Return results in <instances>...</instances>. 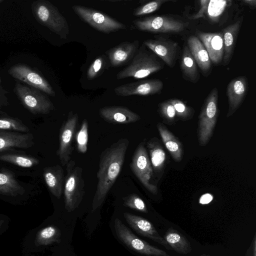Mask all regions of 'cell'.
I'll return each instance as SVG.
<instances>
[{"label": "cell", "instance_id": "obj_1", "mask_svg": "<svg viewBox=\"0 0 256 256\" xmlns=\"http://www.w3.org/2000/svg\"><path fill=\"white\" fill-rule=\"evenodd\" d=\"M129 143L127 138H121L102 152L96 174V188L92 202V212L102 204L118 176Z\"/></svg>", "mask_w": 256, "mask_h": 256}, {"label": "cell", "instance_id": "obj_2", "mask_svg": "<svg viewBox=\"0 0 256 256\" xmlns=\"http://www.w3.org/2000/svg\"><path fill=\"white\" fill-rule=\"evenodd\" d=\"M164 68V64L152 51L142 44L140 47L131 62L116 76L118 80L127 78L142 79Z\"/></svg>", "mask_w": 256, "mask_h": 256}, {"label": "cell", "instance_id": "obj_3", "mask_svg": "<svg viewBox=\"0 0 256 256\" xmlns=\"http://www.w3.org/2000/svg\"><path fill=\"white\" fill-rule=\"evenodd\" d=\"M32 10L36 20L40 24L48 28L62 38H67L70 33L67 20L51 2L45 0L34 1L32 4Z\"/></svg>", "mask_w": 256, "mask_h": 256}, {"label": "cell", "instance_id": "obj_4", "mask_svg": "<svg viewBox=\"0 0 256 256\" xmlns=\"http://www.w3.org/2000/svg\"><path fill=\"white\" fill-rule=\"evenodd\" d=\"M66 174L64 178V196L66 210L72 212L82 202L85 194L82 168L70 160L66 164Z\"/></svg>", "mask_w": 256, "mask_h": 256}, {"label": "cell", "instance_id": "obj_5", "mask_svg": "<svg viewBox=\"0 0 256 256\" xmlns=\"http://www.w3.org/2000/svg\"><path fill=\"white\" fill-rule=\"evenodd\" d=\"M61 232L54 224L40 226L29 230L23 239L22 253L38 252L54 243L60 242Z\"/></svg>", "mask_w": 256, "mask_h": 256}, {"label": "cell", "instance_id": "obj_6", "mask_svg": "<svg viewBox=\"0 0 256 256\" xmlns=\"http://www.w3.org/2000/svg\"><path fill=\"white\" fill-rule=\"evenodd\" d=\"M218 90L214 88L205 100L198 117V134L200 145H206L211 138L218 116Z\"/></svg>", "mask_w": 256, "mask_h": 256}, {"label": "cell", "instance_id": "obj_7", "mask_svg": "<svg viewBox=\"0 0 256 256\" xmlns=\"http://www.w3.org/2000/svg\"><path fill=\"white\" fill-rule=\"evenodd\" d=\"M132 26L151 33H179L185 29L187 23L168 16H152L134 20Z\"/></svg>", "mask_w": 256, "mask_h": 256}, {"label": "cell", "instance_id": "obj_8", "mask_svg": "<svg viewBox=\"0 0 256 256\" xmlns=\"http://www.w3.org/2000/svg\"><path fill=\"white\" fill-rule=\"evenodd\" d=\"M72 9L82 20L102 32L110 34L126 28L124 24L92 8L74 5Z\"/></svg>", "mask_w": 256, "mask_h": 256}, {"label": "cell", "instance_id": "obj_9", "mask_svg": "<svg viewBox=\"0 0 256 256\" xmlns=\"http://www.w3.org/2000/svg\"><path fill=\"white\" fill-rule=\"evenodd\" d=\"M130 168L142 184L154 194H158L156 185L154 184V171L144 142H140L132 157Z\"/></svg>", "mask_w": 256, "mask_h": 256}, {"label": "cell", "instance_id": "obj_10", "mask_svg": "<svg viewBox=\"0 0 256 256\" xmlns=\"http://www.w3.org/2000/svg\"><path fill=\"white\" fill-rule=\"evenodd\" d=\"M114 228L118 239L131 250L146 256H170L165 251L140 238L118 218L114 220Z\"/></svg>", "mask_w": 256, "mask_h": 256}, {"label": "cell", "instance_id": "obj_11", "mask_svg": "<svg viewBox=\"0 0 256 256\" xmlns=\"http://www.w3.org/2000/svg\"><path fill=\"white\" fill-rule=\"evenodd\" d=\"M16 92L23 106L34 114H48L54 109L52 102L40 90L16 82Z\"/></svg>", "mask_w": 256, "mask_h": 256}, {"label": "cell", "instance_id": "obj_12", "mask_svg": "<svg viewBox=\"0 0 256 256\" xmlns=\"http://www.w3.org/2000/svg\"><path fill=\"white\" fill-rule=\"evenodd\" d=\"M78 120L76 113L70 112L66 120L62 124L59 132V146L56 155L62 166H65L70 160L73 147L72 142L74 138Z\"/></svg>", "mask_w": 256, "mask_h": 256}, {"label": "cell", "instance_id": "obj_13", "mask_svg": "<svg viewBox=\"0 0 256 256\" xmlns=\"http://www.w3.org/2000/svg\"><path fill=\"white\" fill-rule=\"evenodd\" d=\"M8 73L13 78L24 82L32 88L50 96H56L55 91L46 80L24 64H18L13 66L9 70Z\"/></svg>", "mask_w": 256, "mask_h": 256}, {"label": "cell", "instance_id": "obj_14", "mask_svg": "<svg viewBox=\"0 0 256 256\" xmlns=\"http://www.w3.org/2000/svg\"><path fill=\"white\" fill-rule=\"evenodd\" d=\"M163 86L162 82L159 79H146L120 85L115 88L114 92L121 96H146L160 93Z\"/></svg>", "mask_w": 256, "mask_h": 256}, {"label": "cell", "instance_id": "obj_15", "mask_svg": "<svg viewBox=\"0 0 256 256\" xmlns=\"http://www.w3.org/2000/svg\"><path fill=\"white\" fill-rule=\"evenodd\" d=\"M143 44L160 58L167 66L171 68L174 66L178 52L177 42L158 37L145 40Z\"/></svg>", "mask_w": 256, "mask_h": 256}, {"label": "cell", "instance_id": "obj_16", "mask_svg": "<svg viewBox=\"0 0 256 256\" xmlns=\"http://www.w3.org/2000/svg\"><path fill=\"white\" fill-rule=\"evenodd\" d=\"M124 216L130 226L136 232L162 246L167 250H172L150 221L128 212L124 213Z\"/></svg>", "mask_w": 256, "mask_h": 256}, {"label": "cell", "instance_id": "obj_17", "mask_svg": "<svg viewBox=\"0 0 256 256\" xmlns=\"http://www.w3.org/2000/svg\"><path fill=\"white\" fill-rule=\"evenodd\" d=\"M248 90V80L244 76H238L228 83L226 88L228 102L227 117L232 115L240 107L245 98Z\"/></svg>", "mask_w": 256, "mask_h": 256}, {"label": "cell", "instance_id": "obj_18", "mask_svg": "<svg viewBox=\"0 0 256 256\" xmlns=\"http://www.w3.org/2000/svg\"><path fill=\"white\" fill-rule=\"evenodd\" d=\"M197 37L202 42L214 64L222 62L224 55V42L222 32H206L198 31Z\"/></svg>", "mask_w": 256, "mask_h": 256}, {"label": "cell", "instance_id": "obj_19", "mask_svg": "<svg viewBox=\"0 0 256 256\" xmlns=\"http://www.w3.org/2000/svg\"><path fill=\"white\" fill-rule=\"evenodd\" d=\"M139 48V41L124 42L106 52L110 64L118 67L127 64L132 60Z\"/></svg>", "mask_w": 256, "mask_h": 256}, {"label": "cell", "instance_id": "obj_20", "mask_svg": "<svg viewBox=\"0 0 256 256\" xmlns=\"http://www.w3.org/2000/svg\"><path fill=\"white\" fill-rule=\"evenodd\" d=\"M99 114L105 121L114 124H128L140 119L138 114L122 106H104L100 108Z\"/></svg>", "mask_w": 256, "mask_h": 256}, {"label": "cell", "instance_id": "obj_21", "mask_svg": "<svg viewBox=\"0 0 256 256\" xmlns=\"http://www.w3.org/2000/svg\"><path fill=\"white\" fill-rule=\"evenodd\" d=\"M34 144V138L31 133L0 131V152L14 148H28Z\"/></svg>", "mask_w": 256, "mask_h": 256}, {"label": "cell", "instance_id": "obj_22", "mask_svg": "<svg viewBox=\"0 0 256 256\" xmlns=\"http://www.w3.org/2000/svg\"><path fill=\"white\" fill-rule=\"evenodd\" d=\"M187 42V46L202 74L208 76L210 72L212 62L204 44L194 36H190Z\"/></svg>", "mask_w": 256, "mask_h": 256}, {"label": "cell", "instance_id": "obj_23", "mask_svg": "<svg viewBox=\"0 0 256 256\" xmlns=\"http://www.w3.org/2000/svg\"><path fill=\"white\" fill-rule=\"evenodd\" d=\"M43 176L51 194L57 198H60L64 184V171L62 167L58 164L46 167L44 169Z\"/></svg>", "mask_w": 256, "mask_h": 256}, {"label": "cell", "instance_id": "obj_24", "mask_svg": "<svg viewBox=\"0 0 256 256\" xmlns=\"http://www.w3.org/2000/svg\"><path fill=\"white\" fill-rule=\"evenodd\" d=\"M242 18L228 26L222 32L224 42L223 64L227 65L232 58Z\"/></svg>", "mask_w": 256, "mask_h": 256}, {"label": "cell", "instance_id": "obj_25", "mask_svg": "<svg viewBox=\"0 0 256 256\" xmlns=\"http://www.w3.org/2000/svg\"><path fill=\"white\" fill-rule=\"evenodd\" d=\"M24 187L16 178L14 174L6 168L0 172V194L16 197L24 194Z\"/></svg>", "mask_w": 256, "mask_h": 256}, {"label": "cell", "instance_id": "obj_26", "mask_svg": "<svg viewBox=\"0 0 256 256\" xmlns=\"http://www.w3.org/2000/svg\"><path fill=\"white\" fill-rule=\"evenodd\" d=\"M157 128L162 141L172 158L175 161H180L183 150L181 142L162 124L158 123Z\"/></svg>", "mask_w": 256, "mask_h": 256}, {"label": "cell", "instance_id": "obj_27", "mask_svg": "<svg viewBox=\"0 0 256 256\" xmlns=\"http://www.w3.org/2000/svg\"><path fill=\"white\" fill-rule=\"evenodd\" d=\"M180 69L184 79L192 83H196L200 79L197 64L187 46L182 51Z\"/></svg>", "mask_w": 256, "mask_h": 256}, {"label": "cell", "instance_id": "obj_28", "mask_svg": "<svg viewBox=\"0 0 256 256\" xmlns=\"http://www.w3.org/2000/svg\"><path fill=\"white\" fill-rule=\"evenodd\" d=\"M146 147L149 152L153 171L156 174H160L165 166L166 153L156 138L150 139L146 142Z\"/></svg>", "mask_w": 256, "mask_h": 256}, {"label": "cell", "instance_id": "obj_29", "mask_svg": "<svg viewBox=\"0 0 256 256\" xmlns=\"http://www.w3.org/2000/svg\"><path fill=\"white\" fill-rule=\"evenodd\" d=\"M164 238L172 250L183 254L191 252L192 248L188 240L177 230L170 228L166 232Z\"/></svg>", "mask_w": 256, "mask_h": 256}, {"label": "cell", "instance_id": "obj_30", "mask_svg": "<svg viewBox=\"0 0 256 256\" xmlns=\"http://www.w3.org/2000/svg\"><path fill=\"white\" fill-rule=\"evenodd\" d=\"M0 160L22 168H31L38 165L40 162L34 157L17 154H0Z\"/></svg>", "mask_w": 256, "mask_h": 256}, {"label": "cell", "instance_id": "obj_31", "mask_svg": "<svg viewBox=\"0 0 256 256\" xmlns=\"http://www.w3.org/2000/svg\"><path fill=\"white\" fill-rule=\"evenodd\" d=\"M0 130L28 133L29 128L20 120L10 116L0 117Z\"/></svg>", "mask_w": 256, "mask_h": 256}, {"label": "cell", "instance_id": "obj_32", "mask_svg": "<svg viewBox=\"0 0 256 256\" xmlns=\"http://www.w3.org/2000/svg\"><path fill=\"white\" fill-rule=\"evenodd\" d=\"M76 140L77 150L82 154L86 152L88 142V122L86 118L83 120L76 134Z\"/></svg>", "mask_w": 256, "mask_h": 256}, {"label": "cell", "instance_id": "obj_33", "mask_svg": "<svg viewBox=\"0 0 256 256\" xmlns=\"http://www.w3.org/2000/svg\"><path fill=\"white\" fill-rule=\"evenodd\" d=\"M169 100L175 108L176 117L182 120H186L192 117L194 112L192 108L188 106L178 99L174 98Z\"/></svg>", "mask_w": 256, "mask_h": 256}, {"label": "cell", "instance_id": "obj_34", "mask_svg": "<svg viewBox=\"0 0 256 256\" xmlns=\"http://www.w3.org/2000/svg\"><path fill=\"white\" fill-rule=\"evenodd\" d=\"M171 0H155L142 4L136 8L133 14L136 16H143L154 12L158 10L164 3Z\"/></svg>", "mask_w": 256, "mask_h": 256}, {"label": "cell", "instance_id": "obj_35", "mask_svg": "<svg viewBox=\"0 0 256 256\" xmlns=\"http://www.w3.org/2000/svg\"><path fill=\"white\" fill-rule=\"evenodd\" d=\"M158 112L160 116L167 124H171L176 120V110L169 100L159 104Z\"/></svg>", "mask_w": 256, "mask_h": 256}, {"label": "cell", "instance_id": "obj_36", "mask_svg": "<svg viewBox=\"0 0 256 256\" xmlns=\"http://www.w3.org/2000/svg\"><path fill=\"white\" fill-rule=\"evenodd\" d=\"M124 205L129 208L142 212H148L146 206L144 201L137 194H132L123 198Z\"/></svg>", "mask_w": 256, "mask_h": 256}, {"label": "cell", "instance_id": "obj_37", "mask_svg": "<svg viewBox=\"0 0 256 256\" xmlns=\"http://www.w3.org/2000/svg\"><path fill=\"white\" fill-rule=\"evenodd\" d=\"M106 57L104 55L96 58L87 71V78L92 80L100 75L105 69Z\"/></svg>", "mask_w": 256, "mask_h": 256}, {"label": "cell", "instance_id": "obj_38", "mask_svg": "<svg viewBox=\"0 0 256 256\" xmlns=\"http://www.w3.org/2000/svg\"><path fill=\"white\" fill-rule=\"evenodd\" d=\"M210 0H202L200 1V8L198 12L192 16L191 18L192 20L198 19L204 16V14L206 12L208 9Z\"/></svg>", "mask_w": 256, "mask_h": 256}, {"label": "cell", "instance_id": "obj_39", "mask_svg": "<svg viewBox=\"0 0 256 256\" xmlns=\"http://www.w3.org/2000/svg\"><path fill=\"white\" fill-rule=\"evenodd\" d=\"M10 218L6 215L0 214V236L9 228Z\"/></svg>", "mask_w": 256, "mask_h": 256}, {"label": "cell", "instance_id": "obj_40", "mask_svg": "<svg viewBox=\"0 0 256 256\" xmlns=\"http://www.w3.org/2000/svg\"><path fill=\"white\" fill-rule=\"evenodd\" d=\"M246 256H256V236H254L252 243L248 249Z\"/></svg>", "mask_w": 256, "mask_h": 256}, {"label": "cell", "instance_id": "obj_41", "mask_svg": "<svg viewBox=\"0 0 256 256\" xmlns=\"http://www.w3.org/2000/svg\"><path fill=\"white\" fill-rule=\"evenodd\" d=\"M213 200V196L209 193L202 194L199 200L200 204H206L210 203Z\"/></svg>", "mask_w": 256, "mask_h": 256}, {"label": "cell", "instance_id": "obj_42", "mask_svg": "<svg viewBox=\"0 0 256 256\" xmlns=\"http://www.w3.org/2000/svg\"><path fill=\"white\" fill-rule=\"evenodd\" d=\"M7 104V98L4 95V90L2 88H0V108Z\"/></svg>", "mask_w": 256, "mask_h": 256}, {"label": "cell", "instance_id": "obj_43", "mask_svg": "<svg viewBox=\"0 0 256 256\" xmlns=\"http://www.w3.org/2000/svg\"><path fill=\"white\" fill-rule=\"evenodd\" d=\"M242 2L252 8H255L256 6V0H242Z\"/></svg>", "mask_w": 256, "mask_h": 256}, {"label": "cell", "instance_id": "obj_44", "mask_svg": "<svg viewBox=\"0 0 256 256\" xmlns=\"http://www.w3.org/2000/svg\"><path fill=\"white\" fill-rule=\"evenodd\" d=\"M200 256H206V254H202V255H200Z\"/></svg>", "mask_w": 256, "mask_h": 256}, {"label": "cell", "instance_id": "obj_45", "mask_svg": "<svg viewBox=\"0 0 256 256\" xmlns=\"http://www.w3.org/2000/svg\"><path fill=\"white\" fill-rule=\"evenodd\" d=\"M4 2V0H0V2Z\"/></svg>", "mask_w": 256, "mask_h": 256}, {"label": "cell", "instance_id": "obj_46", "mask_svg": "<svg viewBox=\"0 0 256 256\" xmlns=\"http://www.w3.org/2000/svg\"><path fill=\"white\" fill-rule=\"evenodd\" d=\"M206 256H211L210 254H206Z\"/></svg>", "mask_w": 256, "mask_h": 256}]
</instances>
